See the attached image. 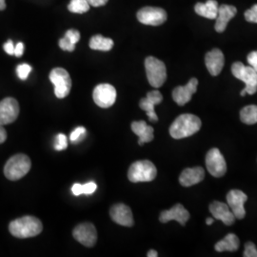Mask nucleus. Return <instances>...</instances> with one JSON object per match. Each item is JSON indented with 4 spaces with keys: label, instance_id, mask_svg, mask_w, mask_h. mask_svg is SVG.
I'll return each instance as SVG.
<instances>
[{
    "label": "nucleus",
    "instance_id": "32",
    "mask_svg": "<svg viewBox=\"0 0 257 257\" xmlns=\"http://www.w3.org/2000/svg\"><path fill=\"white\" fill-rule=\"evenodd\" d=\"M65 37L70 41L72 42L73 44H76L79 39H80V34L77 30H74V29H71L69 31H67V33L65 34Z\"/></svg>",
    "mask_w": 257,
    "mask_h": 257
},
{
    "label": "nucleus",
    "instance_id": "20",
    "mask_svg": "<svg viewBox=\"0 0 257 257\" xmlns=\"http://www.w3.org/2000/svg\"><path fill=\"white\" fill-rule=\"evenodd\" d=\"M237 10L234 6L230 5H221L218 7V13L216 17V22L214 29L217 33H223L228 26V23L231 19L235 17Z\"/></svg>",
    "mask_w": 257,
    "mask_h": 257
},
{
    "label": "nucleus",
    "instance_id": "29",
    "mask_svg": "<svg viewBox=\"0 0 257 257\" xmlns=\"http://www.w3.org/2000/svg\"><path fill=\"white\" fill-rule=\"evenodd\" d=\"M85 136H86V128L84 127H77L72 132V134L70 136V139H71L72 143L76 144L79 141H81L83 138H85Z\"/></svg>",
    "mask_w": 257,
    "mask_h": 257
},
{
    "label": "nucleus",
    "instance_id": "4",
    "mask_svg": "<svg viewBox=\"0 0 257 257\" xmlns=\"http://www.w3.org/2000/svg\"><path fill=\"white\" fill-rule=\"evenodd\" d=\"M231 73L237 79L245 83V88L240 93L242 96L246 93L251 95L257 92V72L252 67L235 62L231 66Z\"/></svg>",
    "mask_w": 257,
    "mask_h": 257
},
{
    "label": "nucleus",
    "instance_id": "36",
    "mask_svg": "<svg viewBox=\"0 0 257 257\" xmlns=\"http://www.w3.org/2000/svg\"><path fill=\"white\" fill-rule=\"evenodd\" d=\"M248 62L250 67H252L257 72V51L251 52L248 55Z\"/></svg>",
    "mask_w": 257,
    "mask_h": 257
},
{
    "label": "nucleus",
    "instance_id": "41",
    "mask_svg": "<svg viewBox=\"0 0 257 257\" xmlns=\"http://www.w3.org/2000/svg\"><path fill=\"white\" fill-rule=\"evenodd\" d=\"M147 255L148 257H157L158 256V253L155 249H151V250H149Z\"/></svg>",
    "mask_w": 257,
    "mask_h": 257
},
{
    "label": "nucleus",
    "instance_id": "26",
    "mask_svg": "<svg viewBox=\"0 0 257 257\" xmlns=\"http://www.w3.org/2000/svg\"><path fill=\"white\" fill-rule=\"evenodd\" d=\"M240 119L248 125H253L257 123V106L249 105L243 108L240 111Z\"/></svg>",
    "mask_w": 257,
    "mask_h": 257
},
{
    "label": "nucleus",
    "instance_id": "42",
    "mask_svg": "<svg viewBox=\"0 0 257 257\" xmlns=\"http://www.w3.org/2000/svg\"><path fill=\"white\" fill-rule=\"evenodd\" d=\"M6 9V2L5 0H0V11H4Z\"/></svg>",
    "mask_w": 257,
    "mask_h": 257
},
{
    "label": "nucleus",
    "instance_id": "14",
    "mask_svg": "<svg viewBox=\"0 0 257 257\" xmlns=\"http://www.w3.org/2000/svg\"><path fill=\"white\" fill-rule=\"evenodd\" d=\"M110 218L116 224L125 227L134 226V216L130 207L125 204H115L110 208Z\"/></svg>",
    "mask_w": 257,
    "mask_h": 257
},
{
    "label": "nucleus",
    "instance_id": "27",
    "mask_svg": "<svg viewBox=\"0 0 257 257\" xmlns=\"http://www.w3.org/2000/svg\"><path fill=\"white\" fill-rule=\"evenodd\" d=\"M97 185L94 182H89V183L84 184H74L72 187V192L75 196L81 195V194H92L96 191Z\"/></svg>",
    "mask_w": 257,
    "mask_h": 257
},
{
    "label": "nucleus",
    "instance_id": "25",
    "mask_svg": "<svg viewBox=\"0 0 257 257\" xmlns=\"http://www.w3.org/2000/svg\"><path fill=\"white\" fill-rule=\"evenodd\" d=\"M112 47H113L112 39L104 37L101 35L93 36L90 40V48L92 50L108 52L112 49Z\"/></svg>",
    "mask_w": 257,
    "mask_h": 257
},
{
    "label": "nucleus",
    "instance_id": "23",
    "mask_svg": "<svg viewBox=\"0 0 257 257\" xmlns=\"http://www.w3.org/2000/svg\"><path fill=\"white\" fill-rule=\"evenodd\" d=\"M218 3L216 0H208L206 3H197L194 6L195 13L206 19H215L218 13Z\"/></svg>",
    "mask_w": 257,
    "mask_h": 257
},
{
    "label": "nucleus",
    "instance_id": "19",
    "mask_svg": "<svg viewBox=\"0 0 257 257\" xmlns=\"http://www.w3.org/2000/svg\"><path fill=\"white\" fill-rule=\"evenodd\" d=\"M205 63L209 73L216 76L222 72L225 63L224 55L219 49H213L205 56Z\"/></svg>",
    "mask_w": 257,
    "mask_h": 257
},
{
    "label": "nucleus",
    "instance_id": "22",
    "mask_svg": "<svg viewBox=\"0 0 257 257\" xmlns=\"http://www.w3.org/2000/svg\"><path fill=\"white\" fill-rule=\"evenodd\" d=\"M132 130L139 138L138 144L140 146H143L145 143H149L154 139V128L149 126L143 120L134 121L132 123Z\"/></svg>",
    "mask_w": 257,
    "mask_h": 257
},
{
    "label": "nucleus",
    "instance_id": "30",
    "mask_svg": "<svg viewBox=\"0 0 257 257\" xmlns=\"http://www.w3.org/2000/svg\"><path fill=\"white\" fill-rule=\"evenodd\" d=\"M31 72H32V67L27 63L19 65L17 68V73L21 80H26Z\"/></svg>",
    "mask_w": 257,
    "mask_h": 257
},
{
    "label": "nucleus",
    "instance_id": "11",
    "mask_svg": "<svg viewBox=\"0 0 257 257\" xmlns=\"http://www.w3.org/2000/svg\"><path fill=\"white\" fill-rule=\"evenodd\" d=\"M73 235L76 241L88 248L93 247L97 240L96 229L90 222L77 225L73 230Z\"/></svg>",
    "mask_w": 257,
    "mask_h": 257
},
{
    "label": "nucleus",
    "instance_id": "12",
    "mask_svg": "<svg viewBox=\"0 0 257 257\" xmlns=\"http://www.w3.org/2000/svg\"><path fill=\"white\" fill-rule=\"evenodd\" d=\"M19 104L17 99L7 97L0 101V124L8 125L19 117Z\"/></svg>",
    "mask_w": 257,
    "mask_h": 257
},
{
    "label": "nucleus",
    "instance_id": "9",
    "mask_svg": "<svg viewBox=\"0 0 257 257\" xmlns=\"http://www.w3.org/2000/svg\"><path fill=\"white\" fill-rule=\"evenodd\" d=\"M206 166L208 172L213 177H222L227 172V164L220 151L216 148L210 150L206 156Z\"/></svg>",
    "mask_w": 257,
    "mask_h": 257
},
{
    "label": "nucleus",
    "instance_id": "33",
    "mask_svg": "<svg viewBox=\"0 0 257 257\" xmlns=\"http://www.w3.org/2000/svg\"><path fill=\"white\" fill-rule=\"evenodd\" d=\"M245 19L248 22L257 23V4L253 5L248 11H246V13H245Z\"/></svg>",
    "mask_w": 257,
    "mask_h": 257
},
{
    "label": "nucleus",
    "instance_id": "8",
    "mask_svg": "<svg viewBox=\"0 0 257 257\" xmlns=\"http://www.w3.org/2000/svg\"><path fill=\"white\" fill-rule=\"evenodd\" d=\"M92 97L98 107L107 109L116 100V90L110 84H99L94 88Z\"/></svg>",
    "mask_w": 257,
    "mask_h": 257
},
{
    "label": "nucleus",
    "instance_id": "10",
    "mask_svg": "<svg viewBox=\"0 0 257 257\" xmlns=\"http://www.w3.org/2000/svg\"><path fill=\"white\" fill-rule=\"evenodd\" d=\"M138 21L144 25L159 26L167 20L165 10L159 7H144L138 13Z\"/></svg>",
    "mask_w": 257,
    "mask_h": 257
},
{
    "label": "nucleus",
    "instance_id": "28",
    "mask_svg": "<svg viewBox=\"0 0 257 257\" xmlns=\"http://www.w3.org/2000/svg\"><path fill=\"white\" fill-rule=\"evenodd\" d=\"M90 7L87 0H71L68 10L74 14H85L90 10Z\"/></svg>",
    "mask_w": 257,
    "mask_h": 257
},
{
    "label": "nucleus",
    "instance_id": "31",
    "mask_svg": "<svg viewBox=\"0 0 257 257\" xmlns=\"http://www.w3.org/2000/svg\"><path fill=\"white\" fill-rule=\"evenodd\" d=\"M68 147V139L63 134H59L56 137V143H55V149L56 151H63Z\"/></svg>",
    "mask_w": 257,
    "mask_h": 257
},
{
    "label": "nucleus",
    "instance_id": "24",
    "mask_svg": "<svg viewBox=\"0 0 257 257\" xmlns=\"http://www.w3.org/2000/svg\"><path fill=\"white\" fill-rule=\"evenodd\" d=\"M239 248V238L234 233H229L215 244L216 251H235Z\"/></svg>",
    "mask_w": 257,
    "mask_h": 257
},
{
    "label": "nucleus",
    "instance_id": "40",
    "mask_svg": "<svg viewBox=\"0 0 257 257\" xmlns=\"http://www.w3.org/2000/svg\"><path fill=\"white\" fill-rule=\"evenodd\" d=\"M7 139V133L6 130L3 127V125L0 124V144L4 143Z\"/></svg>",
    "mask_w": 257,
    "mask_h": 257
},
{
    "label": "nucleus",
    "instance_id": "43",
    "mask_svg": "<svg viewBox=\"0 0 257 257\" xmlns=\"http://www.w3.org/2000/svg\"><path fill=\"white\" fill-rule=\"evenodd\" d=\"M213 221H214V219H213V218H211V217H209V218H207V219H206V223H207V225H209V226H210V225H211V224L213 223Z\"/></svg>",
    "mask_w": 257,
    "mask_h": 257
},
{
    "label": "nucleus",
    "instance_id": "5",
    "mask_svg": "<svg viewBox=\"0 0 257 257\" xmlns=\"http://www.w3.org/2000/svg\"><path fill=\"white\" fill-rule=\"evenodd\" d=\"M157 170L153 162L140 160L133 163L128 172V180L133 183L151 182L156 177Z\"/></svg>",
    "mask_w": 257,
    "mask_h": 257
},
{
    "label": "nucleus",
    "instance_id": "39",
    "mask_svg": "<svg viewBox=\"0 0 257 257\" xmlns=\"http://www.w3.org/2000/svg\"><path fill=\"white\" fill-rule=\"evenodd\" d=\"M87 1L90 4V6H92V7L104 6L108 2V0H87Z\"/></svg>",
    "mask_w": 257,
    "mask_h": 257
},
{
    "label": "nucleus",
    "instance_id": "3",
    "mask_svg": "<svg viewBox=\"0 0 257 257\" xmlns=\"http://www.w3.org/2000/svg\"><path fill=\"white\" fill-rule=\"evenodd\" d=\"M32 167L31 159L26 155L19 154L12 156L4 167V175L12 181H17L24 177Z\"/></svg>",
    "mask_w": 257,
    "mask_h": 257
},
{
    "label": "nucleus",
    "instance_id": "7",
    "mask_svg": "<svg viewBox=\"0 0 257 257\" xmlns=\"http://www.w3.org/2000/svg\"><path fill=\"white\" fill-rule=\"evenodd\" d=\"M49 77L55 86V96L59 99L67 97L72 89V79L69 73L63 68H55Z\"/></svg>",
    "mask_w": 257,
    "mask_h": 257
},
{
    "label": "nucleus",
    "instance_id": "13",
    "mask_svg": "<svg viewBox=\"0 0 257 257\" xmlns=\"http://www.w3.org/2000/svg\"><path fill=\"white\" fill-rule=\"evenodd\" d=\"M247 200L248 196L239 190H231L227 194V203L236 219H243L245 217L246 210L244 204Z\"/></svg>",
    "mask_w": 257,
    "mask_h": 257
},
{
    "label": "nucleus",
    "instance_id": "18",
    "mask_svg": "<svg viewBox=\"0 0 257 257\" xmlns=\"http://www.w3.org/2000/svg\"><path fill=\"white\" fill-rule=\"evenodd\" d=\"M190 219V212L184 208L183 205L176 204L172 209L163 211L160 213L159 220L161 223H168L169 221L175 220L185 226L187 221Z\"/></svg>",
    "mask_w": 257,
    "mask_h": 257
},
{
    "label": "nucleus",
    "instance_id": "37",
    "mask_svg": "<svg viewBox=\"0 0 257 257\" xmlns=\"http://www.w3.org/2000/svg\"><path fill=\"white\" fill-rule=\"evenodd\" d=\"M4 51L10 55H15V45L13 43L12 40H8L5 44H4Z\"/></svg>",
    "mask_w": 257,
    "mask_h": 257
},
{
    "label": "nucleus",
    "instance_id": "1",
    "mask_svg": "<svg viewBox=\"0 0 257 257\" xmlns=\"http://www.w3.org/2000/svg\"><path fill=\"white\" fill-rule=\"evenodd\" d=\"M202 122L196 115L185 113L179 115L170 127V135L175 139L189 138L201 128Z\"/></svg>",
    "mask_w": 257,
    "mask_h": 257
},
{
    "label": "nucleus",
    "instance_id": "21",
    "mask_svg": "<svg viewBox=\"0 0 257 257\" xmlns=\"http://www.w3.org/2000/svg\"><path fill=\"white\" fill-rule=\"evenodd\" d=\"M205 177V171L202 167H194L185 169L179 176V182L183 187H191L200 183Z\"/></svg>",
    "mask_w": 257,
    "mask_h": 257
},
{
    "label": "nucleus",
    "instance_id": "15",
    "mask_svg": "<svg viewBox=\"0 0 257 257\" xmlns=\"http://www.w3.org/2000/svg\"><path fill=\"white\" fill-rule=\"evenodd\" d=\"M197 86L198 80L196 78H192L187 85L176 87L173 91V98L175 103L179 106H184L191 101L193 93L197 91Z\"/></svg>",
    "mask_w": 257,
    "mask_h": 257
},
{
    "label": "nucleus",
    "instance_id": "2",
    "mask_svg": "<svg viewBox=\"0 0 257 257\" xmlns=\"http://www.w3.org/2000/svg\"><path fill=\"white\" fill-rule=\"evenodd\" d=\"M42 230V222L37 217L30 215L12 221L9 225L11 234L18 238H29L37 236Z\"/></svg>",
    "mask_w": 257,
    "mask_h": 257
},
{
    "label": "nucleus",
    "instance_id": "6",
    "mask_svg": "<svg viewBox=\"0 0 257 257\" xmlns=\"http://www.w3.org/2000/svg\"><path fill=\"white\" fill-rule=\"evenodd\" d=\"M148 81L154 88H160L167 79L166 66L161 60L149 56L145 60Z\"/></svg>",
    "mask_w": 257,
    "mask_h": 257
},
{
    "label": "nucleus",
    "instance_id": "16",
    "mask_svg": "<svg viewBox=\"0 0 257 257\" xmlns=\"http://www.w3.org/2000/svg\"><path fill=\"white\" fill-rule=\"evenodd\" d=\"M162 100H163V96L161 92L156 90V91L148 92L147 96L145 98H142L139 102V107L146 111L150 121L152 122L158 121V117L155 111V106L160 104Z\"/></svg>",
    "mask_w": 257,
    "mask_h": 257
},
{
    "label": "nucleus",
    "instance_id": "38",
    "mask_svg": "<svg viewBox=\"0 0 257 257\" xmlns=\"http://www.w3.org/2000/svg\"><path fill=\"white\" fill-rule=\"evenodd\" d=\"M24 53V44L22 42H19L15 46V55L17 57H21Z\"/></svg>",
    "mask_w": 257,
    "mask_h": 257
},
{
    "label": "nucleus",
    "instance_id": "35",
    "mask_svg": "<svg viewBox=\"0 0 257 257\" xmlns=\"http://www.w3.org/2000/svg\"><path fill=\"white\" fill-rule=\"evenodd\" d=\"M59 47L63 50V51H67V52H73L75 49V45L73 44L72 42H70L66 37L61 38L59 40Z\"/></svg>",
    "mask_w": 257,
    "mask_h": 257
},
{
    "label": "nucleus",
    "instance_id": "34",
    "mask_svg": "<svg viewBox=\"0 0 257 257\" xmlns=\"http://www.w3.org/2000/svg\"><path fill=\"white\" fill-rule=\"evenodd\" d=\"M244 257H257V248L255 245L252 242H248L245 245L244 250Z\"/></svg>",
    "mask_w": 257,
    "mask_h": 257
},
{
    "label": "nucleus",
    "instance_id": "17",
    "mask_svg": "<svg viewBox=\"0 0 257 257\" xmlns=\"http://www.w3.org/2000/svg\"><path fill=\"white\" fill-rule=\"evenodd\" d=\"M210 211L213 218L222 221L227 226L232 225L236 219L229 205L225 203L213 201L210 205Z\"/></svg>",
    "mask_w": 257,
    "mask_h": 257
}]
</instances>
